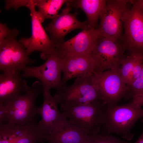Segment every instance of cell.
I'll list each match as a JSON object with an SVG mask.
<instances>
[{
    "label": "cell",
    "mask_w": 143,
    "mask_h": 143,
    "mask_svg": "<svg viewBox=\"0 0 143 143\" xmlns=\"http://www.w3.org/2000/svg\"><path fill=\"white\" fill-rule=\"evenodd\" d=\"M143 118V109L132 102L121 105L109 106L104 109V118L101 135L114 133L124 139L131 140L134 136L131 130L137 122Z\"/></svg>",
    "instance_id": "6da1fadb"
},
{
    "label": "cell",
    "mask_w": 143,
    "mask_h": 143,
    "mask_svg": "<svg viewBox=\"0 0 143 143\" xmlns=\"http://www.w3.org/2000/svg\"><path fill=\"white\" fill-rule=\"evenodd\" d=\"M43 92L41 83L36 81L23 95H21L3 104L8 119L7 124L11 126H24L37 122L38 107L35 100Z\"/></svg>",
    "instance_id": "7a4b0ae2"
},
{
    "label": "cell",
    "mask_w": 143,
    "mask_h": 143,
    "mask_svg": "<svg viewBox=\"0 0 143 143\" xmlns=\"http://www.w3.org/2000/svg\"><path fill=\"white\" fill-rule=\"evenodd\" d=\"M106 104L102 100L83 105L61 108L67 119L88 135L99 134L102 124L104 109Z\"/></svg>",
    "instance_id": "3957f363"
},
{
    "label": "cell",
    "mask_w": 143,
    "mask_h": 143,
    "mask_svg": "<svg viewBox=\"0 0 143 143\" xmlns=\"http://www.w3.org/2000/svg\"><path fill=\"white\" fill-rule=\"evenodd\" d=\"M53 96L61 108L102 100L95 84L93 73L77 78L70 86L64 85Z\"/></svg>",
    "instance_id": "277c9868"
},
{
    "label": "cell",
    "mask_w": 143,
    "mask_h": 143,
    "mask_svg": "<svg viewBox=\"0 0 143 143\" xmlns=\"http://www.w3.org/2000/svg\"><path fill=\"white\" fill-rule=\"evenodd\" d=\"M62 57L56 47L42 65L36 66H27L22 70L24 78L33 77L39 80L43 92L52 89L57 90L61 85Z\"/></svg>",
    "instance_id": "5b68a950"
},
{
    "label": "cell",
    "mask_w": 143,
    "mask_h": 143,
    "mask_svg": "<svg viewBox=\"0 0 143 143\" xmlns=\"http://www.w3.org/2000/svg\"><path fill=\"white\" fill-rule=\"evenodd\" d=\"M26 7L29 9L31 19L32 35L21 38L19 41L25 48L29 56L32 52H40L42 59L46 60L56 48V45L48 36L32 0H29Z\"/></svg>",
    "instance_id": "8992f818"
},
{
    "label": "cell",
    "mask_w": 143,
    "mask_h": 143,
    "mask_svg": "<svg viewBox=\"0 0 143 143\" xmlns=\"http://www.w3.org/2000/svg\"><path fill=\"white\" fill-rule=\"evenodd\" d=\"M130 1L107 0L101 13L98 29L102 36L118 42L121 37L123 18L127 10V3Z\"/></svg>",
    "instance_id": "52a82bcc"
},
{
    "label": "cell",
    "mask_w": 143,
    "mask_h": 143,
    "mask_svg": "<svg viewBox=\"0 0 143 143\" xmlns=\"http://www.w3.org/2000/svg\"><path fill=\"white\" fill-rule=\"evenodd\" d=\"M17 35L9 36L0 42V70L3 73L22 71L35 62L30 58L24 47L16 39Z\"/></svg>",
    "instance_id": "ba28073f"
},
{
    "label": "cell",
    "mask_w": 143,
    "mask_h": 143,
    "mask_svg": "<svg viewBox=\"0 0 143 143\" xmlns=\"http://www.w3.org/2000/svg\"><path fill=\"white\" fill-rule=\"evenodd\" d=\"M93 75L101 99L108 105H115L129 88L122 79L120 69L95 72Z\"/></svg>",
    "instance_id": "9c48e42d"
},
{
    "label": "cell",
    "mask_w": 143,
    "mask_h": 143,
    "mask_svg": "<svg viewBox=\"0 0 143 143\" xmlns=\"http://www.w3.org/2000/svg\"><path fill=\"white\" fill-rule=\"evenodd\" d=\"M132 8L126 11L123 18V40L131 53L143 55V10L135 0Z\"/></svg>",
    "instance_id": "30bf717a"
},
{
    "label": "cell",
    "mask_w": 143,
    "mask_h": 143,
    "mask_svg": "<svg viewBox=\"0 0 143 143\" xmlns=\"http://www.w3.org/2000/svg\"><path fill=\"white\" fill-rule=\"evenodd\" d=\"M91 54L94 62L96 72L120 70L121 62L124 57L123 50L118 42L102 36Z\"/></svg>",
    "instance_id": "8fae6325"
},
{
    "label": "cell",
    "mask_w": 143,
    "mask_h": 143,
    "mask_svg": "<svg viewBox=\"0 0 143 143\" xmlns=\"http://www.w3.org/2000/svg\"><path fill=\"white\" fill-rule=\"evenodd\" d=\"M69 1L65 3L66 6L61 13L52 20L45 28L56 47L64 42L65 37L73 30L77 29L84 30L90 27L87 20L81 22L78 19L77 11L73 14L70 13L72 7L68 3Z\"/></svg>",
    "instance_id": "7c38bea8"
},
{
    "label": "cell",
    "mask_w": 143,
    "mask_h": 143,
    "mask_svg": "<svg viewBox=\"0 0 143 143\" xmlns=\"http://www.w3.org/2000/svg\"><path fill=\"white\" fill-rule=\"evenodd\" d=\"M102 35L97 29L90 27L70 39L57 45L62 57L83 54H91Z\"/></svg>",
    "instance_id": "4fadbf2b"
},
{
    "label": "cell",
    "mask_w": 143,
    "mask_h": 143,
    "mask_svg": "<svg viewBox=\"0 0 143 143\" xmlns=\"http://www.w3.org/2000/svg\"><path fill=\"white\" fill-rule=\"evenodd\" d=\"M43 103L38 107L37 114L41 119L38 123L43 132L47 136L50 134L58 126L67 120L64 114L59 110L57 101L50 91L43 92Z\"/></svg>",
    "instance_id": "5bb4252c"
},
{
    "label": "cell",
    "mask_w": 143,
    "mask_h": 143,
    "mask_svg": "<svg viewBox=\"0 0 143 143\" xmlns=\"http://www.w3.org/2000/svg\"><path fill=\"white\" fill-rule=\"evenodd\" d=\"M61 57L62 72L63 74L61 79V87L71 79L83 77L95 71L94 62L91 54Z\"/></svg>",
    "instance_id": "9a60e30c"
},
{
    "label": "cell",
    "mask_w": 143,
    "mask_h": 143,
    "mask_svg": "<svg viewBox=\"0 0 143 143\" xmlns=\"http://www.w3.org/2000/svg\"><path fill=\"white\" fill-rule=\"evenodd\" d=\"M20 72H3L0 75V102H5L25 93L30 88Z\"/></svg>",
    "instance_id": "2e32d148"
},
{
    "label": "cell",
    "mask_w": 143,
    "mask_h": 143,
    "mask_svg": "<svg viewBox=\"0 0 143 143\" xmlns=\"http://www.w3.org/2000/svg\"><path fill=\"white\" fill-rule=\"evenodd\" d=\"M88 135L67 119L47 135L48 143H87Z\"/></svg>",
    "instance_id": "e0dca14e"
},
{
    "label": "cell",
    "mask_w": 143,
    "mask_h": 143,
    "mask_svg": "<svg viewBox=\"0 0 143 143\" xmlns=\"http://www.w3.org/2000/svg\"><path fill=\"white\" fill-rule=\"evenodd\" d=\"M107 0H70L68 3L75 9L79 8L85 14L90 27L96 28L100 15L105 8Z\"/></svg>",
    "instance_id": "ac0fdd59"
},
{
    "label": "cell",
    "mask_w": 143,
    "mask_h": 143,
    "mask_svg": "<svg viewBox=\"0 0 143 143\" xmlns=\"http://www.w3.org/2000/svg\"><path fill=\"white\" fill-rule=\"evenodd\" d=\"M35 6L38 8L37 12L42 23L46 19L52 20L58 15L62 5L69 0H32Z\"/></svg>",
    "instance_id": "d6986e66"
},
{
    "label": "cell",
    "mask_w": 143,
    "mask_h": 143,
    "mask_svg": "<svg viewBox=\"0 0 143 143\" xmlns=\"http://www.w3.org/2000/svg\"><path fill=\"white\" fill-rule=\"evenodd\" d=\"M47 135L39 128L37 122L23 126L21 133L15 143H37L46 141Z\"/></svg>",
    "instance_id": "ffe728a7"
},
{
    "label": "cell",
    "mask_w": 143,
    "mask_h": 143,
    "mask_svg": "<svg viewBox=\"0 0 143 143\" xmlns=\"http://www.w3.org/2000/svg\"><path fill=\"white\" fill-rule=\"evenodd\" d=\"M23 126H11L7 123L0 124V143H15L19 137Z\"/></svg>",
    "instance_id": "44dd1931"
},
{
    "label": "cell",
    "mask_w": 143,
    "mask_h": 143,
    "mask_svg": "<svg viewBox=\"0 0 143 143\" xmlns=\"http://www.w3.org/2000/svg\"><path fill=\"white\" fill-rule=\"evenodd\" d=\"M139 54H140L131 53L124 57L121 62L120 69L121 77L123 82L128 87L134 65Z\"/></svg>",
    "instance_id": "7402d4cb"
},
{
    "label": "cell",
    "mask_w": 143,
    "mask_h": 143,
    "mask_svg": "<svg viewBox=\"0 0 143 143\" xmlns=\"http://www.w3.org/2000/svg\"><path fill=\"white\" fill-rule=\"evenodd\" d=\"M87 143H131L110 134L88 135Z\"/></svg>",
    "instance_id": "603a6c76"
},
{
    "label": "cell",
    "mask_w": 143,
    "mask_h": 143,
    "mask_svg": "<svg viewBox=\"0 0 143 143\" xmlns=\"http://www.w3.org/2000/svg\"><path fill=\"white\" fill-rule=\"evenodd\" d=\"M130 88L132 97L143 92V64L139 75L132 83Z\"/></svg>",
    "instance_id": "cb8c5ba5"
},
{
    "label": "cell",
    "mask_w": 143,
    "mask_h": 143,
    "mask_svg": "<svg viewBox=\"0 0 143 143\" xmlns=\"http://www.w3.org/2000/svg\"><path fill=\"white\" fill-rule=\"evenodd\" d=\"M143 64V55L139 54L136 61L130 79L128 86L129 88L139 75L142 68Z\"/></svg>",
    "instance_id": "d4e9b609"
},
{
    "label": "cell",
    "mask_w": 143,
    "mask_h": 143,
    "mask_svg": "<svg viewBox=\"0 0 143 143\" xmlns=\"http://www.w3.org/2000/svg\"><path fill=\"white\" fill-rule=\"evenodd\" d=\"M19 30L15 28L10 29L7 27L6 24L0 23V42L7 37L13 35H17Z\"/></svg>",
    "instance_id": "484cf974"
},
{
    "label": "cell",
    "mask_w": 143,
    "mask_h": 143,
    "mask_svg": "<svg viewBox=\"0 0 143 143\" xmlns=\"http://www.w3.org/2000/svg\"><path fill=\"white\" fill-rule=\"evenodd\" d=\"M6 110L4 104L0 102V124L7 123Z\"/></svg>",
    "instance_id": "4316f807"
},
{
    "label": "cell",
    "mask_w": 143,
    "mask_h": 143,
    "mask_svg": "<svg viewBox=\"0 0 143 143\" xmlns=\"http://www.w3.org/2000/svg\"><path fill=\"white\" fill-rule=\"evenodd\" d=\"M132 102L136 106L141 107L143 105V92L132 97Z\"/></svg>",
    "instance_id": "83f0119b"
},
{
    "label": "cell",
    "mask_w": 143,
    "mask_h": 143,
    "mask_svg": "<svg viewBox=\"0 0 143 143\" xmlns=\"http://www.w3.org/2000/svg\"><path fill=\"white\" fill-rule=\"evenodd\" d=\"M134 143H143V129L141 135L136 142Z\"/></svg>",
    "instance_id": "f1b7e54d"
},
{
    "label": "cell",
    "mask_w": 143,
    "mask_h": 143,
    "mask_svg": "<svg viewBox=\"0 0 143 143\" xmlns=\"http://www.w3.org/2000/svg\"><path fill=\"white\" fill-rule=\"evenodd\" d=\"M135 1L143 10V0H138Z\"/></svg>",
    "instance_id": "f546056e"
}]
</instances>
